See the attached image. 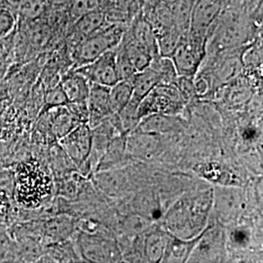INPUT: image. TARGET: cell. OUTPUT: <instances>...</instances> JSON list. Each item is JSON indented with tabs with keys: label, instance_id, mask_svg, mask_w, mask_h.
Returning a JSON list of instances; mask_svg holds the SVG:
<instances>
[{
	"label": "cell",
	"instance_id": "1",
	"mask_svg": "<svg viewBox=\"0 0 263 263\" xmlns=\"http://www.w3.org/2000/svg\"><path fill=\"white\" fill-rule=\"evenodd\" d=\"M213 202L212 191L180 199L165 217L167 230L172 235L185 240L200 235L206 228Z\"/></svg>",
	"mask_w": 263,
	"mask_h": 263
},
{
	"label": "cell",
	"instance_id": "2",
	"mask_svg": "<svg viewBox=\"0 0 263 263\" xmlns=\"http://www.w3.org/2000/svg\"><path fill=\"white\" fill-rule=\"evenodd\" d=\"M124 26L125 24L122 23H107L102 29L78 42L73 52V59L78 67L117 47L127 30Z\"/></svg>",
	"mask_w": 263,
	"mask_h": 263
},
{
	"label": "cell",
	"instance_id": "3",
	"mask_svg": "<svg viewBox=\"0 0 263 263\" xmlns=\"http://www.w3.org/2000/svg\"><path fill=\"white\" fill-rule=\"evenodd\" d=\"M206 53V36L186 31L181 34L171 59L179 76L193 77Z\"/></svg>",
	"mask_w": 263,
	"mask_h": 263
},
{
	"label": "cell",
	"instance_id": "4",
	"mask_svg": "<svg viewBox=\"0 0 263 263\" xmlns=\"http://www.w3.org/2000/svg\"><path fill=\"white\" fill-rule=\"evenodd\" d=\"M77 248L81 257L89 262H118L122 259L117 243L96 231L81 229L77 236Z\"/></svg>",
	"mask_w": 263,
	"mask_h": 263
},
{
	"label": "cell",
	"instance_id": "5",
	"mask_svg": "<svg viewBox=\"0 0 263 263\" xmlns=\"http://www.w3.org/2000/svg\"><path fill=\"white\" fill-rule=\"evenodd\" d=\"M185 99L174 84H159L142 100L138 108L139 120L149 114L174 115L179 112Z\"/></svg>",
	"mask_w": 263,
	"mask_h": 263
},
{
	"label": "cell",
	"instance_id": "6",
	"mask_svg": "<svg viewBox=\"0 0 263 263\" xmlns=\"http://www.w3.org/2000/svg\"><path fill=\"white\" fill-rule=\"evenodd\" d=\"M91 83L111 87L119 81L116 68V48L106 51L95 61L76 69Z\"/></svg>",
	"mask_w": 263,
	"mask_h": 263
},
{
	"label": "cell",
	"instance_id": "7",
	"mask_svg": "<svg viewBox=\"0 0 263 263\" xmlns=\"http://www.w3.org/2000/svg\"><path fill=\"white\" fill-rule=\"evenodd\" d=\"M59 141L67 156L76 165L82 166L88 162L93 143V132L88 123L79 124Z\"/></svg>",
	"mask_w": 263,
	"mask_h": 263
},
{
	"label": "cell",
	"instance_id": "8",
	"mask_svg": "<svg viewBox=\"0 0 263 263\" xmlns=\"http://www.w3.org/2000/svg\"><path fill=\"white\" fill-rule=\"evenodd\" d=\"M110 87L90 82V91L87 100L88 125L94 129L105 120L111 110L109 106Z\"/></svg>",
	"mask_w": 263,
	"mask_h": 263
},
{
	"label": "cell",
	"instance_id": "9",
	"mask_svg": "<svg viewBox=\"0 0 263 263\" xmlns=\"http://www.w3.org/2000/svg\"><path fill=\"white\" fill-rule=\"evenodd\" d=\"M220 10L215 0H198L191 10L188 31L206 36L208 29L216 20Z\"/></svg>",
	"mask_w": 263,
	"mask_h": 263
},
{
	"label": "cell",
	"instance_id": "10",
	"mask_svg": "<svg viewBox=\"0 0 263 263\" xmlns=\"http://www.w3.org/2000/svg\"><path fill=\"white\" fill-rule=\"evenodd\" d=\"M222 244V236L218 235L215 230L205 228L200 234L188 261H215L221 253Z\"/></svg>",
	"mask_w": 263,
	"mask_h": 263
},
{
	"label": "cell",
	"instance_id": "11",
	"mask_svg": "<svg viewBox=\"0 0 263 263\" xmlns=\"http://www.w3.org/2000/svg\"><path fill=\"white\" fill-rule=\"evenodd\" d=\"M248 35V28L239 20H227L216 33V47L218 50L238 47L244 44Z\"/></svg>",
	"mask_w": 263,
	"mask_h": 263
},
{
	"label": "cell",
	"instance_id": "12",
	"mask_svg": "<svg viewBox=\"0 0 263 263\" xmlns=\"http://www.w3.org/2000/svg\"><path fill=\"white\" fill-rule=\"evenodd\" d=\"M76 223L71 217L59 216L49 219L41 228L42 239L46 245L66 241L74 231Z\"/></svg>",
	"mask_w": 263,
	"mask_h": 263
},
{
	"label": "cell",
	"instance_id": "13",
	"mask_svg": "<svg viewBox=\"0 0 263 263\" xmlns=\"http://www.w3.org/2000/svg\"><path fill=\"white\" fill-rule=\"evenodd\" d=\"M60 84L68 100V104H87L90 82L85 76L73 70L64 76Z\"/></svg>",
	"mask_w": 263,
	"mask_h": 263
},
{
	"label": "cell",
	"instance_id": "14",
	"mask_svg": "<svg viewBox=\"0 0 263 263\" xmlns=\"http://www.w3.org/2000/svg\"><path fill=\"white\" fill-rule=\"evenodd\" d=\"M44 112L49 114L52 132L58 140H61L79 124L83 123L69 110L67 105L52 107Z\"/></svg>",
	"mask_w": 263,
	"mask_h": 263
},
{
	"label": "cell",
	"instance_id": "15",
	"mask_svg": "<svg viewBox=\"0 0 263 263\" xmlns=\"http://www.w3.org/2000/svg\"><path fill=\"white\" fill-rule=\"evenodd\" d=\"M137 131L143 134L157 136L176 131L179 127V123L173 115L166 114H149L138 123Z\"/></svg>",
	"mask_w": 263,
	"mask_h": 263
},
{
	"label": "cell",
	"instance_id": "16",
	"mask_svg": "<svg viewBox=\"0 0 263 263\" xmlns=\"http://www.w3.org/2000/svg\"><path fill=\"white\" fill-rule=\"evenodd\" d=\"M120 44L124 48L127 56L129 57L137 72L151 66V63L153 60L151 51L132 37L128 30L125 31Z\"/></svg>",
	"mask_w": 263,
	"mask_h": 263
},
{
	"label": "cell",
	"instance_id": "17",
	"mask_svg": "<svg viewBox=\"0 0 263 263\" xmlns=\"http://www.w3.org/2000/svg\"><path fill=\"white\" fill-rule=\"evenodd\" d=\"M127 30L136 41L151 51L153 59L160 56L156 33L147 20L143 17L137 18L132 24L131 28Z\"/></svg>",
	"mask_w": 263,
	"mask_h": 263
},
{
	"label": "cell",
	"instance_id": "18",
	"mask_svg": "<svg viewBox=\"0 0 263 263\" xmlns=\"http://www.w3.org/2000/svg\"><path fill=\"white\" fill-rule=\"evenodd\" d=\"M133 82V96L131 102L140 105L141 101L147 96L151 90L161 84L158 74L148 66L147 68L136 72L132 77Z\"/></svg>",
	"mask_w": 263,
	"mask_h": 263
},
{
	"label": "cell",
	"instance_id": "19",
	"mask_svg": "<svg viewBox=\"0 0 263 263\" xmlns=\"http://www.w3.org/2000/svg\"><path fill=\"white\" fill-rule=\"evenodd\" d=\"M200 235L193 239H180L175 236L170 237L161 262H186L192 253Z\"/></svg>",
	"mask_w": 263,
	"mask_h": 263
},
{
	"label": "cell",
	"instance_id": "20",
	"mask_svg": "<svg viewBox=\"0 0 263 263\" xmlns=\"http://www.w3.org/2000/svg\"><path fill=\"white\" fill-rule=\"evenodd\" d=\"M170 237L166 231L160 229L153 230L146 235L143 244V254L147 261L161 262Z\"/></svg>",
	"mask_w": 263,
	"mask_h": 263
},
{
	"label": "cell",
	"instance_id": "21",
	"mask_svg": "<svg viewBox=\"0 0 263 263\" xmlns=\"http://www.w3.org/2000/svg\"><path fill=\"white\" fill-rule=\"evenodd\" d=\"M158 140L156 136L136 132L126 139V151L134 156H149L157 149Z\"/></svg>",
	"mask_w": 263,
	"mask_h": 263
},
{
	"label": "cell",
	"instance_id": "22",
	"mask_svg": "<svg viewBox=\"0 0 263 263\" xmlns=\"http://www.w3.org/2000/svg\"><path fill=\"white\" fill-rule=\"evenodd\" d=\"M133 96L132 78L119 80L110 87L109 90V106L111 114H117L130 103Z\"/></svg>",
	"mask_w": 263,
	"mask_h": 263
},
{
	"label": "cell",
	"instance_id": "23",
	"mask_svg": "<svg viewBox=\"0 0 263 263\" xmlns=\"http://www.w3.org/2000/svg\"><path fill=\"white\" fill-rule=\"evenodd\" d=\"M126 134L119 135V137L114 138L106 145L102 158L98 163V172L107 171L110 166L120 162L122 159L123 154L126 151Z\"/></svg>",
	"mask_w": 263,
	"mask_h": 263
},
{
	"label": "cell",
	"instance_id": "24",
	"mask_svg": "<svg viewBox=\"0 0 263 263\" xmlns=\"http://www.w3.org/2000/svg\"><path fill=\"white\" fill-rule=\"evenodd\" d=\"M106 24L107 22L105 19V13L101 9L85 14L77 18L74 26L76 32L85 38L102 29Z\"/></svg>",
	"mask_w": 263,
	"mask_h": 263
},
{
	"label": "cell",
	"instance_id": "25",
	"mask_svg": "<svg viewBox=\"0 0 263 263\" xmlns=\"http://www.w3.org/2000/svg\"><path fill=\"white\" fill-rule=\"evenodd\" d=\"M116 68L119 80L130 79L137 72L120 43L116 47Z\"/></svg>",
	"mask_w": 263,
	"mask_h": 263
},
{
	"label": "cell",
	"instance_id": "26",
	"mask_svg": "<svg viewBox=\"0 0 263 263\" xmlns=\"http://www.w3.org/2000/svg\"><path fill=\"white\" fill-rule=\"evenodd\" d=\"M45 10L44 0H20L19 13L24 19L33 21L39 18Z\"/></svg>",
	"mask_w": 263,
	"mask_h": 263
},
{
	"label": "cell",
	"instance_id": "27",
	"mask_svg": "<svg viewBox=\"0 0 263 263\" xmlns=\"http://www.w3.org/2000/svg\"><path fill=\"white\" fill-rule=\"evenodd\" d=\"M68 104V100L66 94L60 83L56 86L50 88L45 95V106L43 112L48 110L49 108L57 107V106H64Z\"/></svg>",
	"mask_w": 263,
	"mask_h": 263
},
{
	"label": "cell",
	"instance_id": "28",
	"mask_svg": "<svg viewBox=\"0 0 263 263\" xmlns=\"http://www.w3.org/2000/svg\"><path fill=\"white\" fill-rule=\"evenodd\" d=\"M104 0H73L71 5V16L74 20L85 14L102 9Z\"/></svg>",
	"mask_w": 263,
	"mask_h": 263
},
{
	"label": "cell",
	"instance_id": "29",
	"mask_svg": "<svg viewBox=\"0 0 263 263\" xmlns=\"http://www.w3.org/2000/svg\"><path fill=\"white\" fill-rule=\"evenodd\" d=\"M15 26V18L9 10L0 7V39L8 35Z\"/></svg>",
	"mask_w": 263,
	"mask_h": 263
},
{
	"label": "cell",
	"instance_id": "30",
	"mask_svg": "<svg viewBox=\"0 0 263 263\" xmlns=\"http://www.w3.org/2000/svg\"><path fill=\"white\" fill-rule=\"evenodd\" d=\"M249 235L243 229H236L231 234V241L238 246H244L248 243Z\"/></svg>",
	"mask_w": 263,
	"mask_h": 263
},
{
	"label": "cell",
	"instance_id": "31",
	"mask_svg": "<svg viewBox=\"0 0 263 263\" xmlns=\"http://www.w3.org/2000/svg\"><path fill=\"white\" fill-rule=\"evenodd\" d=\"M136 0H115V9L124 15H128L133 9Z\"/></svg>",
	"mask_w": 263,
	"mask_h": 263
},
{
	"label": "cell",
	"instance_id": "32",
	"mask_svg": "<svg viewBox=\"0 0 263 263\" xmlns=\"http://www.w3.org/2000/svg\"><path fill=\"white\" fill-rule=\"evenodd\" d=\"M5 4H6L5 0H0V7H5ZM5 8H6V7H5Z\"/></svg>",
	"mask_w": 263,
	"mask_h": 263
}]
</instances>
